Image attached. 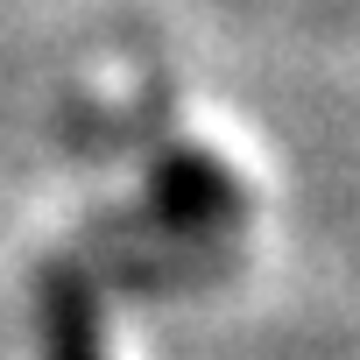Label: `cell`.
<instances>
[{
	"label": "cell",
	"instance_id": "7a4b0ae2",
	"mask_svg": "<svg viewBox=\"0 0 360 360\" xmlns=\"http://www.w3.org/2000/svg\"><path fill=\"white\" fill-rule=\"evenodd\" d=\"M43 339H50V360H99L92 290H85V283H71L64 269L43 283Z\"/></svg>",
	"mask_w": 360,
	"mask_h": 360
},
{
	"label": "cell",
	"instance_id": "6da1fadb",
	"mask_svg": "<svg viewBox=\"0 0 360 360\" xmlns=\"http://www.w3.org/2000/svg\"><path fill=\"white\" fill-rule=\"evenodd\" d=\"M148 205H155V219L169 226V233H226L240 212H248V191L233 184V176L212 162V155H162L155 162V191H148Z\"/></svg>",
	"mask_w": 360,
	"mask_h": 360
}]
</instances>
